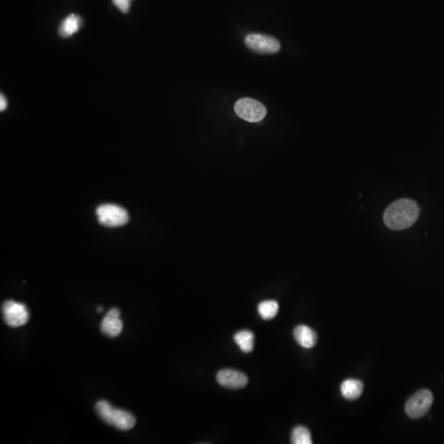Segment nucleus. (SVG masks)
<instances>
[{
  "mask_svg": "<svg viewBox=\"0 0 444 444\" xmlns=\"http://www.w3.org/2000/svg\"><path fill=\"white\" fill-rule=\"evenodd\" d=\"M420 209L416 202L402 199L391 204L384 213L386 225L395 230L407 229L418 219Z\"/></svg>",
  "mask_w": 444,
  "mask_h": 444,
  "instance_id": "nucleus-1",
  "label": "nucleus"
},
{
  "mask_svg": "<svg viewBox=\"0 0 444 444\" xmlns=\"http://www.w3.org/2000/svg\"><path fill=\"white\" fill-rule=\"evenodd\" d=\"M96 410L104 422L118 430L128 431L135 426V418L130 412L115 408L106 401H99L96 403Z\"/></svg>",
  "mask_w": 444,
  "mask_h": 444,
  "instance_id": "nucleus-2",
  "label": "nucleus"
},
{
  "mask_svg": "<svg viewBox=\"0 0 444 444\" xmlns=\"http://www.w3.org/2000/svg\"><path fill=\"white\" fill-rule=\"evenodd\" d=\"M96 215L101 224L107 227L122 226L129 220V213L115 204H103L96 209Z\"/></svg>",
  "mask_w": 444,
  "mask_h": 444,
  "instance_id": "nucleus-3",
  "label": "nucleus"
},
{
  "mask_svg": "<svg viewBox=\"0 0 444 444\" xmlns=\"http://www.w3.org/2000/svg\"><path fill=\"white\" fill-rule=\"evenodd\" d=\"M234 111L241 119L250 123H257L264 119L266 109L259 101L251 98H242L234 105Z\"/></svg>",
  "mask_w": 444,
  "mask_h": 444,
  "instance_id": "nucleus-4",
  "label": "nucleus"
},
{
  "mask_svg": "<svg viewBox=\"0 0 444 444\" xmlns=\"http://www.w3.org/2000/svg\"><path fill=\"white\" fill-rule=\"evenodd\" d=\"M433 402L434 396L430 391L426 389L419 391L407 401L406 412L411 418H421L428 413Z\"/></svg>",
  "mask_w": 444,
  "mask_h": 444,
  "instance_id": "nucleus-5",
  "label": "nucleus"
},
{
  "mask_svg": "<svg viewBox=\"0 0 444 444\" xmlns=\"http://www.w3.org/2000/svg\"><path fill=\"white\" fill-rule=\"evenodd\" d=\"M3 320L11 327L25 325L29 320L28 309L26 305L13 300H7L2 304Z\"/></svg>",
  "mask_w": 444,
  "mask_h": 444,
  "instance_id": "nucleus-6",
  "label": "nucleus"
},
{
  "mask_svg": "<svg viewBox=\"0 0 444 444\" xmlns=\"http://www.w3.org/2000/svg\"><path fill=\"white\" fill-rule=\"evenodd\" d=\"M244 42L251 50L260 54H275L281 49L278 40L262 34H249L246 36Z\"/></svg>",
  "mask_w": 444,
  "mask_h": 444,
  "instance_id": "nucleus-7",
  "label": "nucleus"
},
{
  "mask_svg": "<svg viewBox=\"0 0 444 444\" xmlns=\"http://www.w3.org/2000/svg\"><path fill=\"white\" fill-rule=\"evenodd\" d=\"M217 380L218 384L224 388L239 389L247 385L248 379L245 374L238 370L224 369L218 372Z\"/></svg>",
  "mask_w": 444,
  "mask_h": 444,
  "instance_id": "nucleus-8",
  "label": "nucleus"
},
{
  "mask_svg": "<svg viewBox=\"0 0 444 444\" xmlns=\"http://www.w3.org/2000/svg\"><path fill=\"white\" fill-rule=\"evenodd\" d=\"M101 332L109 337H118L123 330V322L120 319V311L118 309H110L101 324Z\"/></svg>",
  "mask_w": 444,
  "mask_h": 444,
  "instance_id": "nucleus-9",
  "label": "nucleus"
},
{
  "mask_svg": "<svg viewBox=\"0 0 444 444\" xmlns=\"http://www.w3.org/2000/svg\"><path fill=\"white\" fill-rule=\"evenodd\" d=\"M294 337L299 346L305 349L313 348L317 343V334L312 328L305 325H299L294 330Z\"/></svg>",
  "mask_w": 444,
  "mask_h": 444,
  "instance_id": "nucleus-10",
  "label": "nucleus"
},
{
  "mask_svg": "<svg viewBox=\"0 0 444 444\" xmlns=\"http://www.w3.org/2000/svg\"><path fill=\"white\" fill-rule=\"evenodd\" d=\"M362 382L357 379H346L341 384V393L344 398L349 401H353L360 398L362 394Z\"/></svg>",
  "mask_w": 444,
  "mask_h": 444,
  "instance_id": "nucleus-11",
  "label": "nucleus"
},
{
  "mask_svg": "<svg viewBox=\"0 0 444 444\" xmlns=\"http://www.w3.org/2000/svg\"><path fill=\"white\" fill-rule=\"evenodd\" d=\"M82 24V18L79 16L75 14L69 15L60 24L59 34L62 37H69L79 30Z\"/></svg>",
  "mask_w": 444,
  "mask_h": 444,
  "instance_id": "nucleus-12",
  "label": "nucleus"
},
{
  "mask_svg": "<svg viewBox=\"0 0 444 444\" xmlns=\"http://www.w3.org/2000/svg\"><path fill=\"white\" fill-rule=\"evenodd\" d=\"M254 334L248 330H242L235 333L234 341L243 353H249L254 348Z\"/></svg>",
  "mask_w": 444,
  "mask_h": 444,
  "instance_id": "nucleus-13",
  "label": "nucleus"
},
{
  "mask_svg": "<svg viewBox=\"0 0 444 444\" xmlns=\"http://www.w3.org/2000/svg\"><path fill=\"white\" fill-rule=\"evenodd\" d=\"M279 305L275 300H266L258 304L257 311L261 318L264 320H270L276 317L278 313Z\"/></svg>",
  "mask_w": 444,
  "mask_h": 444,
  "instance_id": "nucleus-14",
  "label": "nucleus"
},
{
  "mask_svg": "<svg viewBox=\"0 0 444 444\" xmlns=\"http://www.w3.org/2000/svg\"><path fill=\"white\" fill-rule=\"evenodd\" d=\"M291 442L294 444H311L312 438L309 430L304 426H298L293 430Z\"/></svg>",
  "mask_w": 444,
  "mask_h": 444,
  "instance_id": "nucleus-15",
  "label": "nucleus"
},
{
  "mask_svg": "<svg viewBox=\"0 0 444 444\" xmlns=\"http://www.w3.org/2000/svg\"><path fill=\"white\" fill-rule=\"evenodd\" d=\"M130 1L131 0H113V2L121 12H128L130 7Z\"/></svg>",
  "mask_w": 444,
  "mask_h": 444,
  "instance_id": "nucleus-16",
  "label": "nucleus"
},
{
  "mask_svg": "<svg viewBox=\"0 0 444 444\" xmlns=\"http://www.w3.org/2000/svg\"><path fill=\"white\" fill-rule=\"evenodd\" d=\"M7 100L5 98V96L2 94H1V96H0V110L3 111L7 108Z\"/></svg>",
  "mask_w": 444,
  "mask_h": 444,
  "instance_id": "nucleus-17",
  "label": "nucleus"
},
{
  "mask_svg": "<svg viewBox=\"0 0 444 444\" xmlns=\"http://www.w3.org/2000/svg\"><path fill=\"white\" fill-rule=\"evenodd\" d=\"M102 310H103V308H102V307H98V308H97V311H98L99 313Z\"/></svg>",
  "mask_w": 444,
  "mask_h": 444,
  "instance_id": "nucleus-18",
  "label": "nucleus"
}]
</instances>
